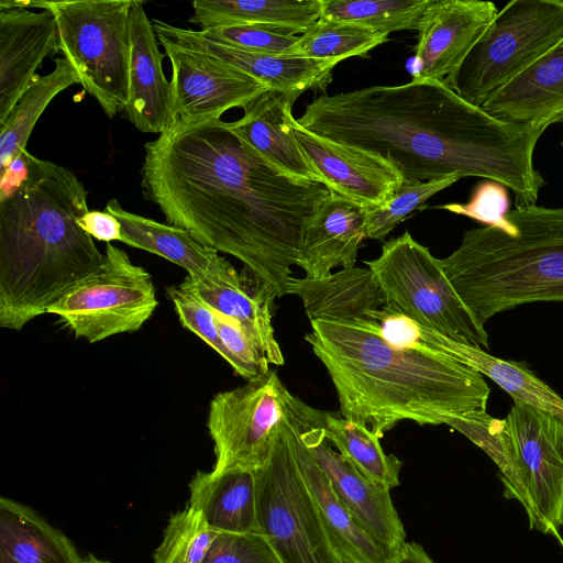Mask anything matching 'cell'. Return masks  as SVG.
Instances as JSON below:
<instances>
[{
	"label": "cell",
	"instance_id": "6da1fadb",
	"mask_svg": "<svg viewBox=\"0 0 563 563\" xmlns=\"http://www.w3.org/2000/svg\"><path fill=\"white\" fill-rule=\"evenodd\" d=\"M144 147L142 192L167 224L236 257L273 299L286 295L303 228L331 190L282 172L221 119L174 121Z\"/></svg>",
	"mask_w": 563,
	"mask_h": 563
},
{
	"label": "cell",
	"instance_id": "7a4b0ae2",
	"mask_svg": "<svg viewBox=\"0 0 563 563\" xmlns=\"http://www.w3.org/2000/svg\"><path fill=\"white\" fill-rule=\"evenodd\" d=\"M297 121L319 136L380 156L404 183L486 178L509 188L517 207L536 205L545 185L533 152L547 128L499 120L444 80L323 93Z\"/></svg>",
	"mask_w": 563,
	"mask_h": 563
},
{
	"label": "cell",
	"instance_id": "3957f363",
	"mask_svg": "<svg viewBox=\"0 0 563 563\" xmlns=\"http://www.w3.org/2000/svg\"><path fill=\"white\" fill-rule=\"evenodd\" d=\"M310 324L305 340L330 375L341 416L379 439L400 421L442 424L486 411L490 388L483 375L446 357L391 345L375 320Z\"/></svg>",
	"mask_w": 563,
	"mask_h": 563
},
{
	"label": "cell",
	"instance_id": "277c9868",
	"mask_svg": "<svg viewBox=\"0 0 563 563\" xmlns=\"http://www.w3.org/2000/svg\"><path fill=\"white\" fill-rule=\"evenodd\" d=\"M88 191L65 166L29 157L22 185L0 200V327L20 331L104 262L78 220Z\"/></svg>",
	"mask_w": 563,
	"mask_h": 563
},
{
	"label": "cell",
	"instance_id": "5b68a950",
	"mask_svg": "<svg viewBox=\"0 0 563 563\" xmlns=\"http://www.w3.org/2000/svg\"><path fill=\"white\" fill-rule=\"evenodd\" d=\"M441 264L483 324L525 303L563 301V208L516 207L500 228L465 231Z\"/></svg>",
	"mask_w": 563,
	"mask_h": 563
},
{
	"label": "cell",
	"instance_id": "8992f818",
	"mask_svg": "<svg viewBox=\"0 0 563 563\" xmlns=\"http://www.w3.org/2000/svg\"><path fill=\"white\" fill-rule=\"evenodd\" d=\"M310 410L302 402L280 422L267 459L255 470L257 531L283 563H345L295 459L294 433Z\"/></svg>",
	"mask_w": 563,
	"mask_h": 563
},
{
	"label": "cell",
	"instance_id": "52a82bcc",
	"mask_svg": "<svg viewBox=\"0 0 563 563\" xmlns=\"http://www.w3.org/2000/svg\"><path fill=\"white\" fill-rule=\"evenodd\" d=\"M562 40L563 0H512L444 82L482 107Z\"/></svg>",
	"mask_w": 563,
	"mask_h": 563
},
{
	"label": "cell",
	"instance_id": "ba28073f",
	"mask_svg": "<svg viewBox=\"0 0 563 563\" xmlns=\"http://www.w3.org/2000/svg\"><path fill=\"white\" fill-rule=\"evenodd\" d=\"M132 0L49 1L58 48L74 67L84 90L114 118L129 100Z\"/></svg>",
	"mask_w": 563,
	"mask_h": 563
},
{
	"label": "cell",
	"instance_id": "9c48e42d",
	"mask_svg": "<svg viewBox=\"0 0 563 563\" xmlns=\"http://www.w3.org/2000/svg\"><path fill=\"white\" fill-rule=\"evenodd\" d=\"M386 299L416 322L484 350L488 333L459 297L441 260L409 231L385 242L378 257L364 261Z\"/></svg>",
	"mask_w": 563,
	"mask_h": 563
},
{
	"label": "cell",
	"instance_id": "30bf717a",
	"mask_svg": "<svg viewBox=\"0 0 563 563\" xmlns=\"http://www.w3.org/2000/svg\"><path fill=\"white\" fill-rule=\"evenodd\" d=\"M158 305L152 277L129 255L107 243L99 269L52 305L76 338L96 343L120 333L140 330Z\"/></svg>",
	"mask_w": 563,
	"mask_h": 563
},
{
	"label": "cell",
	"instance_id": "8fae6325",
	"mask_svg": "<svg viewBox=\"0 0 563 563\" xmlns=\"http://www.w3.org/2000/svg\"><path fill=\"white\" fill-rule=\"evenodd\" d=\"M301 404L274 369L234 389L218 393L210 401L207 420L216 455L212 471L261 467L276 429Z\"/></svg>",
	"mask_w": 563,
	"mask_h": 563
},
{
	"label": "cell",
	"instance_id": "7c38bea8",
	"mask_svg": "<svg viewBox=\"0 0 563 563\" xmlns=\"http://www.w3.org/2000/svg\"><path fill=\"white\" fill-rule=\"evenodd\" d=\"M506 421L529 527L559 538L563 527V418L514 402Z\"/></svg>",
	"mask_w": 563,
	"mask_h": 563
},
{
	"label": "cell",
	"instance_id": "4fadbf2b",
	"mask_svg": "<svg viewBox=\"0 0 563 563\" xmlns=\"http://www.w3.org/2000/svg\"><path fill=\"white\" fill-rule=\"evenodd\" d=\"M157 36V35H156ZM172 66L175 121L200 122L244 108L267 90L253 77L210 56L157 36Z\"/></svg>",
	"mask_w": 563,
	"mask_h": 563
},
{
	"label": "cell",
	"instance_id": "5bb4252c",
	"mask_svg": "<svg viewBox=\"0 0 563 563\" xmlns=\"http://www.w3.org/2000/svg\"><path fill=\"white\" fill-rule=\"evenodd\" d=\"M498 13L492 1L432 0L407 69L413 81H443L463 62Z\"/></svg>",
	"mask_w": 563,
	"mask_h": 563
},
{
	"label": "cell",
	"instance_id": "9a60e30c",
	"mask_svg": "<svg viewBox=\"0 0 563 563\" xmlns=\"http://www.w3.org/2000/svg\"><path fill=\"white\" fill-rule=\"evenodd\" d=\"M323 420L324 417L306 426L301 440L336 497L371 536L396 555L406 543V532L391 501L390 489L363 475L333 450L324 437Z\"/></svg>",
	"mask_w": 563,
	"mask_h": 563
},
{
	"label": "cell",
	"instance_id": "2e32d148",
	"mask_svg": "<svg viewBox=\"0 0 563 563\" xmlns=\"http://www.w3.org/2000/svg\"><path fill=\"white\" fill-rule=\"evenodd\" d=\"M291 125L306 159L331 192L368 209L387 201L404 184L398 170L380 156L319 136L294 115Z\"/></svg>",
	"mask_w": 563,
	"mask_h": 563
},
{
	"label": "cell",
	"instance_id": "e0dca14e",
	"mask_svg": "<svg viewBox=\"0 0 563 563\" xmlns=\"http://www.w3.org/2000/svg\"><path fill=\"white\" fill-rule=\"evenodd\" d=\"M157 36H163L178 47L210 56L231 66L272 90L297 99L307 90H325L332 81L338 60L286 57L247 52L202 37L198 31L183 29L154 20Z\"/></svg>",
	"mask_w": 563,
	"mask_h": 563
},
{
	"label": "cell",
	"instance_id": "ac0fdd59",
	"mask_svg": "<svg viewBox=\"0 0 563 563\" xmlns=\"http://www.w3.org/2000/svg\"><path fill=\"white\" fill-rule=\"evenodd\" d=\"M59 52L58 29L51 10L33 12L0 3V124L30 86L47 56Z\"/></svg>",
	"mask_w": 563,
	"mask_h": 563
},
{
	"label": "cell",
	"instance_id": "d6986e66",
	"mask_svg": "<svg viewBox=\"0 0 563 563\" xmlns=\"http://www.w3.org/2000/svg\"><path fill=\"white\" fill-rule=\"evenodd\" d=\"M129 20L131 55L124 117L141 132L159 135L175 121L173 88L163 71L165 55L158 49L143 1L132 0Z\"/></svg>",
	"mask_w": 563,
	"mask_h": 563
},
{
	"label": "cell",
	"instance_id": "ffe728a7",
	"mask_svg": "<svg viewBox=\"0 0 563 563\" xmlns=\"http://www.w3.org/2000/svg\"><path fill=\"white\" fill-rule=\"evenodd\" d=\"M405 343L417 352L471 367L497 384L514 402L528 404L563 418V398L523 363L494 356L479 346L460 342L417 322L408 327Z\"/></svg>",
	"mask_w": 563,
	"mask_h": 563
},
{
	"label": "cell",
	"instance_id": "44dd1931",
	"mask_svg": "<svg viewBox=\"0 0 563 563\" xmlns=\"http://www.w3.org/2000/svg\"><path fill=\"white\" fill-rule=\"evenodd\" d=\"M364 239L365 208L331 192L303 228L297 266L308 278L327 277L338 266L355 267Z\"/></svg>",
	"mask_w": 563,
	"mask_h": 563
},
{
	"label": "cell",
	"instance_id": "7402d4cb",
	"mask_svg": "<svg viewBox=\"0 0 563 563\" xmlns=\"http://www.w3.org/2000/svg\"><path fill=\"white\" fill-rule=\"evenodd\" d=\"M324 411L311 408L294 433V453L300 471L320 511L331 541L343 560L355 563H389L395 556L371 536L334 494L328 477L301 440L302 429L323 419Z\"/></svg>",
	"mask_w": 563,
	"mask_h": 563
},
{
	"label": "cell",
	"instance_id": "603a6c76",
	"mask_svg": "<svg viewBox=\"0 0 563 563\" xmlns=\"http://www.w3.org/2000/svg\"><path fill=\"white\" fill-rule=\"evenodd\" d=\"M507 122H563V40L506 84L481 107Z\"/></svg>",
	"mask_w": 563,
	"mask_h": 563
},
{
	"label": "cell",
	"instance_id": "cb8c5ba5",
	"mask_svg": "<svg viewBox=\"0 0 563 563\" xmlns=\"http://www.w3.org/2000/svg\"><path fill=\"white\" fill-rule=\"evenodd\" d=\"M203 300L213 311L239 322L263 346L269 364L283 365L285 360L272 324L273 297L245 268L234 267L212 278L187 275L179 285Z\"/></svg>",
	"mask_w": 563,
	"mask_h": 563
},
{
	"label": "cell",
	"instance_id": "d4e9b609",
	"mask_svg": "<svg viewBox=\"0 0 563 563\" xmlns=\"http://www.w3.org/2000/svg\"><path fill=\"white\" fill-rule=\"evenodd\" d=\"M295 98L266 90L243 108L230 126L257 153L282 172L321 183L301 152L291 125Z\"/></svg>",
	"mask_w": 563,
	"mask_h": 563
},
{
	"label": "cell",
	"instance_id": "484cf974",
	"mask_svg": "<svg viewBox=\"0 0 563 563\" xmlns=\"http://www.w3.org/2000/svg\"><path fill=\"white\" fill-rule=\"evenodd\" d=\"M286 295L298 296L312 320H374L373 314L386 299L368 268H342L322 278L290 277Z\"/></svg>",
	"mask_w": 563,
	"mask_h": 563
},
{
	"label": "cell",
	"instance_id": "4316f807",
	"mask_svg": "<svg viewBox=\"0 0 563 563\" xmlns=\"http://www.w3.org/2000/svg\"><path fill=\"white\" fill-rule=\"evenodd\" d=\"M106 211L120 222L121 242L166 258L185 268L191 278L217 277L234 267L184 229L126 211L115 199L108 201Z\"/></svg>",
	"mask_w": 563,
	"mask_h": 563
},
{
	"label": "cell",
	"instance_id": "83f0119b",
	"mask_svg": "<svg viewBox=\"0 0 563 563\" xmlns=\"http://www.w3.org/2000/svg\"><path fill=\"white\" fill-rule=\"evenodd\" d=\"M187 506L197 510L217 533L257 531L255 471H198L189 482Z\"/></svg>",
	"mask_w": 563,
	"mask_h": 563
},
{
	"label": "cell",
	"instance_id": "f1b7e54d",
	"mask_svg": "<svg viewBox=\"0 0 563 563\" xmlns=\"http://www.w3.org/2000/svg\"><path fill=\"white\" fill-rule=\"evenodd\" d=\"M73 542L31 507L0 498V563H84Z\"/></svg>",
	"mask_w": 563,
	"mask_h": 563
},
{
	"label": "cell",
	"instance_id": "f546056e",
	"mask_svg": "<svg viewBox=\"0 0 563 563\" xmlns=\"http://www.w3.org/2000/svg\"><path fill=\"white\" fill-rule=\"evenodd\" d=\"M189 21L200 31L250 25L305 33L321 16V0H195Z\"/></svg>",
	"mask_w": 563,
	"mask_h": 563
},
{
	"label": "cell",
	"instance_id": "4dcf8cb0",
	"mask_svg": "<svg viewBox=\"0 0 563 563\" xmlns=\"http://www.w3.org/2000/svg\"><path fill=\"white\" fill-rule=\"evenodd\" d=\"M79 84L74 67L64 57L46 75H36L5 122L0 124V168L5 169L26 151L29 137L49 102L71 85Z\"/></svg>",
	"mask_w": 563,
	"mask_h": 563
},
{
	"label": "cell",
	"instance_id": "1f68e13d",
	"mask_svg": "<svg viewBox=\"0 0 563 563\" xmlns=\"http://www.w3.org/2000/svg\"><path fill=\"white\" fill-rule=\"evenodd\" d=\"M322 428L325 439L363 475L388 489L399 485L402 462L385 453L369 429L330 412L324 413Z\"/></svg>",
	"mask_w": 563,
	"mask_h": 563
},
{
	"label": "cell",
	"instance_id": "d6a6232c",
	"mask_svg": "<svg viewBox=\"0 0 563 563\" xmlns=\"http://www.w3.org/2000/svg\"><path fill=\"white\" fill-rule=\"evenodd\" d=\"M432 0H321V16L352 23L388 36L419 30Z\"/></svg>",
	"mask_w": 563,
	"mask_h": 563
},
{
	"label": "cell",
	"instance_id": "836d02e7",
	"mask_svg": "<svg viewBox=\"0 0 563 563\" xmlns=\"http://www.w3.org/2000/svg\"><path fill=\"white\" fill-rule=\"evenodd\" d=\"M388 36L368 29L320 16L283 55L322 60L363 56Z\"/></svg>",
	"mask_w": 563,
	"mask_h": 563
},
{
	"label": "cell",
	"instance_id": "e575fe53",
	"mask_svg": "<svg viewBox=\"0 0 563 563\" xmlns=\"http://www.w3.org/2000/svg\"><path fill=\"white\" fill-rule=\"evenodd\" d=\"M445 424L468 438L495 462L504 484L505 497L525 507V492L506 418H494L486 411H474L452 417Z\"/></svg>",
	"mask_w": 563,
	"mask_h": 563
},
{
	"label": "cell",
	"instance_id": "d590c367",
	"mask_svg": "<svg viewBox=\"0 0 563 563\" xmlns=\"http://www.w3.org/2000/svg\"><path fill=\"white\" fill-rule=\"evenodd\" d=\"M216 534L202 516L187 506L170 516L153 563H202Z\"/></svg>",
	"mask_w": 563,
	"mask_h": 563
},
{
	"label": "cell",
	"instance_id": "8d00e7d4",
	"mask_svg": "<svg viewBox=\"0 0 563 563\" xmlns=\"http://www.w3.org/2000/svg\"><path fill=\"white\" fill-rule=\"evenodd\" d=\"M457 180L456 177H449L413 184L404 183L387 201L365 209L366 238L383 241L409 214L426 208L430 197Z\"/></svg>",
	"mask_w": 563,
	"mask_h": 563
},
{
	"label": "cell",
	"instance_id": "74e56055",
	"mask_svg": "<svg viewBox=\"0 0 563 563\" xmlns=\"http://www.w3.org/2000/svg\"><path fill=\"white\" fill-rule=\"evenodd\" d=\"M217 327L229 364L246 380L265 375L271 368L261 343L239 322L216 312Z\"/></svg>",
	"mask_w": 563,
	"mask_h": 563
},
{
	"label": "cell",
	"instance_id": "f35d334b",
	"mask_svg": "<svg viewBox=\"0 0 563 563\" xmlns=\"http://www.w3.org/2000/svg\"><path fill=\"white\" fill-rule=\"evenodd\" d=\"M210 41L247 52L283 55L299 38L284 31L264 26L236 25L198 31Z\"/></svg>",
	"mask_w": 563,
	"mask_h": 563
},
{
	"label": "cell",
	"instance_id": "ab89813d",
	"mask_svg": "<svg viewBox=\"0 0 563 563\" xmlns=\"http://www.w3.org/2000/svg\"><path fill=\"white\" fill-rule=\"evenodd\" d=\"M202 563H283L258 531L217 533Z\"/></svg>",
	"mask_w": 563,
	"mask_h": 563
},
{
	"label": "cell",
	"instance_id": "60d3db41",
	"mask_svg": "<svg viewBox=\"0 0 563 563\" xmlns=\"http://www.w3.org/2000/svg\"><path fill=\"white\" fill-rule=\"evenodd\" d=\"M167 295L183 327L198 335L229 362L228 352L219 335L214 311L203 300L179 286L167 288Z\"/></svg>",
	"mask_w": 563,
	"mask_h": 563
},
{
	"label": "cell",
	"instance_id": "b9f144b4",
	"mask_svg": "<svg viewBox=\"0 0 563 563\" xmlns=\"http://www.w3.org/2000/svg\"><path fill=\"white\" fill-rule=\"evenodd\" d=\"M452 213L465 216L483 222L485 227H503L509 212L507 188L496 181L481 183L466 203H446L438 206Z\"/></svg>",
	"mask_w": 563,
	"mask_h": 563
},
{
	"label": "cell",
	"instance_id": "7bdbcfd3",
	"mask_svg": "<svg viewBox=\"0 0 563 563\" xmlns=\"http://www.w3.org/2000/svg\"><path fill=\"white\" fill-rule=\"evenodd\" d=\"M79 227L98 241L110 243L122 238L120 222L109 212L89 210L78 220Z\"/></svg>",
	"mask_w": 563,
	"mask_h": 563
},
{
	"label": "cell",
	"instance_id": "ee69618b",
	"mask_svg": "<svg viewBox=\"0 0 563 563\" xmlns=\"http://www.w3.org/2000/svg\"><path fill=\"white\" fill-rule=\"evenodd\" d=\"M30 153L24 151L5 169L1 170L0 200L12 195L26 179Z\"/></svg>",
	"mask_w": 563,
	"mask_h": 563
},
{
	"label": "cell",
	"instance_id": "f6af8a7d",
	"mask_svg": "<svg viewBox=\"0 0 563 563\" xmlns=\"http://www.w3.org/2000/svg\"><path fill=\"white\" fill-rule=\"evenodd\" d=\"M389 563H434L424 549L416 542H406Z\"/></svg>",
	"mask_w": 563,
	"mask_h": 563
},
{
	"label": "cell",
	"instance_id": "bcb514c9",
	"mask_svg": "<svg viewBox=\"0 0 563 563\" xmlns=\"http://www.w3.org/2000/svg\"><path fill=\"white\" fill-rule=\"evenodd\" d=\"M84 563H110V562L100 560V559L96 558L95 555H89L87 559L84 560Z\"/></svg>",
	"mask_w": 563,
	"mask_h": 563
},
{
	"label": "cell",
	"instance_id": "7dc6e473",
	"mask_svg": "<svg viewBox=\"0 0 563 563\" xmlns=\"http://www.w3.org/2000/svg\"><path fill=\"white\" fill-rule=\"evenodd\" d=\"M345 563H355L354 561L352 560H343Z\"/></svg>",
	"mask_w": 563,
	"mask_h": 563
},
{
	"label": "cell",
	"instance_id": "c3c4849f",
	"mask_svg": "<svg viewBox=\"0 0 563 563\" xmlns=\"http://www.w3.org/2000/svg\"><path fill=\"white\" fill-rule=\"evenodd\" d=\"M561 144H562V147H563V140H562V143H561Z\"/></svg>",
	"mask_w": 563,
	"mask_h": 563
}]
</instances>
